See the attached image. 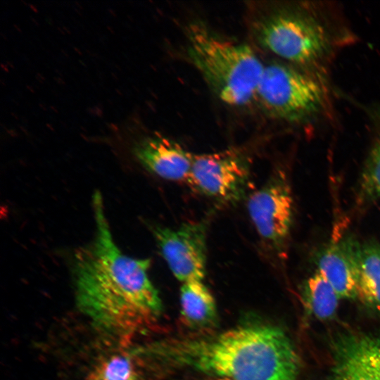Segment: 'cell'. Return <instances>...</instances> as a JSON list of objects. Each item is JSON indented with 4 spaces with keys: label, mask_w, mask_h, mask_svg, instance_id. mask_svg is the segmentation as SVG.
Returning <instances> with one entry per match:
<instances>
[{
    "label": "cell",
    "mask_w": 380,
    "mask_h": 380,
    "mask_svg": "<svg viewBox=\"0 0 380 380\" xmlns=\"http://www.w3.org/2000/svg\"><path fill=\"white\" fill-rule=\"evenodd\" d=\"M250 176L247 158L236 150L194 154L187 182L198 193L224 203L245 194Z\"/></svg>",
    "instance_id": "cell-6"
},
{
    "label": "cell",
    "mask_w": 380,
    "mask_h": 380,
    "mask_svg": "<svg viewBox=\"0 0 380 380\" xmlns=\"http://www.w3.org/2000/svg\"><path fill=\"white\" fill-rule=\"evenodd\" d=\"M211 380H233V379L225 378V377H215L214 379H212Z\"/></svg>",
    "instance_id": "cell-17"
},
{
    "label": "cell",
    "mask_w": 380,
    "mask_h": 380,
    "mask_svg": "<svg viewBox=\"0 0 380 380\" xmlns=\"http://www.w3.org/2000/svg\"><path fill=\"white\" fill-rule=\"evenodd\" d=\"M357 294L367 306L380 312V246L376 244L360 247Z\"/></svg>",
    "instance_id": "cell-13"
},
{
    "label": "cell",
    "mask_w": 380,
    "mask_h": 380,
    "mask_svg": "<svg viewBox=\"0 0 380 380\" xmlns=\"http://www.w3.org/2000/svg\"><path fill=\"white\" fill-rule=\"evenodd\" d=\"M332 353V380H380V334H343Z\"/></svg>",
    "instance_id": "cell-9"
},
{
    "label": "cell",
    "mask_w": 380,
    "mask_h": 380,
    "mask_svg": "<svg viewBox=\"0 0 380 380\" xmlns=\"http://www.w3.org/2000/svg\"><path fill=\"white\" fill-rule=\"evenodd\" d=\"M189 57L223 102L235 106L256 97L265 66L247 44L224 39L200 24L187 32Z\"/></svg>",
    "instance_id": "cell-3"
},
{
    "label": "cell",
    "mask_w": 380,
    "mask_h": 380,
    "mask_svg": "<svg viewBox=\"0 0 380 380\" xmlns=\"http://www.w3.org/2000/svg\"><path fill=\"white\" fill-rule=\"evenodd\" d=\"M362 186L367 197L380 196V137L368 159L362 176Z\"/></svg>",
    "instance_id": "cell-16"
},
{
    "label": "cell",
    "mask_w": 380,
    "mask_h": 380,
    "mask_svg": "<svg viewBox=\"0 0 380 380\" xmlns=\"http://www.w3.org/2000/svg\"><path fill=\"white\" fill-rule=\"evenodd\" d=\"M256 97L266 111L277 118L300 121L321 110L324 89L317 79L291 65H265Z\"/></svg>",
    "instance_id": "cell-4"
},
{
    "label": "cell",
    "mask_w": 380,
    "mask_h": 380,
    "mask_svg": "<svg viewBox=\"0 0 380 380\" xmlns=\"http://www.w3.org/2000/svg\"><path fill=\"white\" fill-rule=\"evenodd\" d=\"M182 319L188 327L203 329L213 327L217 319L215 299L203 281L183 283L180 289Z\"/></svg>",
    "instance_id": "cell-12"
},
{
    "label": "cell",
    "mask_w": 380,
    "mask_h": 380,
    "mask_svg": "<svg viewBox=\"0 0 380 380\" xmlns=\"http://www.w3.org/2000/svg\"><path fill=\"white\" fill-rule=\"evenodd\" d=\"M257 34L267 49L297 65L318 62L330 45L327 32L317 20L296 12L270 15L260 22Z\"/></svg>",
    "instance_id": "cell-5"
},
{
    "label": "cell",
    "mask_w": 380,
    "mask_h": 380,
    "mask_svg": "<svg viewBox=\"0 0 380 380\" xmlns=\"http://www.w3.org/2000/svg\"><path fill=\"white\" fill-rule=\"evenodd\" d=\"M160 251L181 282L203 281L206 267V224L186 222L177 228L152 227Z\"/></svg>",
    "instance_id": "cell-8"
},
{
    "label": "cell",
    "mask_w": 380,
    "mask_h": 380,
    "mask_svg": "<svg viewBox=\"0 0 380 380\" xmlns=\"http://www.w3.org/2000/svg\"><path fill=\"white\" fill-rule=\"evenodd\" d=\"M150 362L233 380H297L300 361L279 327L251 323L214 335L175 338L144 347Z\"/></svg>",
    "instance_id": "cell-2"
},
{
    "label": "cell",
    "mask_w": 380,
    "mask_h": 380,
    "mask_svg": "<svg viewBox=\"0 0 380 380\" xmlns=\"http://www.w3.org/2000/svg\"><path fill=\"white\" fill-rule=\"evenodd\" d=\"M141 360L135 349L101 358L89 371L87 380H145Z\"/></svg>",
    "instance_id": "cell-14"
},
{
    "label": "cell",
    "mask_w": 380,
    "mask_h": 380,
    "mask_svg": "<svg viewBox=\"0 0 380 380\" xmlns=\"http://www.w3.org/2000/svg\"><path fill=\"white\" fill-rule=\"evenodd\" d=\"M134 153L141 164L154 175L170 181H187L194 154L178 143L162 136L139 142Z\"/></svg>",
    "instance_id": "cell-10"
},
{
    "label": "cell",
    "mask_w": 380,
    "mask_h": 380,
    "mask_svg": "<svg viewBox=\"0 0 380 380\" xmlns=\"http://www.w3.org/2000/svg\"><path fill=\"white\" fill-rule=\"evenodd\" d=\"M254 227L263 243L279 251L289 236L293 220V198L282 172H276L247 201Z\"/></svg>",
    "instance_id": "cell-7"
},
{
    "label": "cell",
    "mask_w": 380,
    "mask_h": 380,
    "mask_svg": "<svg viewBox=\"0 0 380 380\" xmlns=\"http://www.w3.org/2000/svg\"><path fill=\"white\" fill-rule=\"evenodd\" d=\"M340 298L333 286L318 272L311 276L305 284V305L310 312L319 319H329L336 314Z\"/></svg>",
    "instance_id": "cell-15"
},
{
    "label": "cell",
    "mask_w": 380,
    "mask_h": 380,
    "mask_svg": "<svg viewBox=\"0 0 380 380\" xmlns=\"http://www.w3.org/2000/svg\"><path fill=\"white\" fill-rule=\"evenodd\" d=\"M96 232L75 254L77 305L92 324L120 338H131L160 315L163 305L148 271L149 259L123 253L113 238L101 194L92 197Z\"/></svg>",
    "instance_id": "cell-1"
},
{
    "label": "cell",
    "mask_w": 380,
    "mask_h": 380,
    "mask_svg": "<svg viewBox=\"0 0 380 380\" xmlns=\"http://www.w3.org/2000/svg\"><path fill=\"white\" fill-rule=\"evenodd\" d=\"M359 249L355 242L347 240L329 246L318 258L317 272L341 298L357 297Z\"/></svg>",
    "instance_id": "cell-11"
}]
</instances>
